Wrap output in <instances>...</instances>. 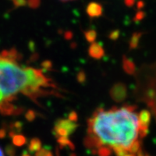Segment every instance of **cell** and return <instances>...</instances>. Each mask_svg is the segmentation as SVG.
Here are the masks:
<instances>
[{"instance_id": "obj_15", "label": "cell", "mask_w": 156, "mask_h": 156, "mask_svg": "<svg viewBox=\"0 0 156 156\" xmlns=\"http://www.w3.org/2000/svg\"><path fill=\"white\" fill-rule=\"evenodd\" d=\"M138 156H147V155H144V154H142V153H141V151H139V154H138Z\"/></svg>"}, {"instance_id": "obj_4", "label": "cell", "mask_w": 156, "mask_h": 156, "mask_svg": "<svg viewBox=\"0 0 156 156\" xmlns=\"http://www.w3.org/2000/svg\"><path fill=\"white\" fill-rule=\"evenodd\" d=\"M127 88L123 84L119 83L115 84L110 90V96L116 102H121L127 97Z\"/></svg>"}, {"instance_id": "obj_17", "label": "cell", "mask_w": 156, "mask_h": 156, "mask_svg": "<svg viewBox=\"0 0 156 156\" xmlns=\"http://www.w3.org/2000/svg\"><path fill=\"white\" fill-rule=\"evenodd\" d=\"M22 156H30V155L29 154H27V153H24Z\"/></svg>"}, {"instance_id": "obj_2", "label": "cell", "mask_w": 156, "mask_h": 156, "mask_svg": "<svg viewBox=\"0 0 156 156\" xmlns=\"http://www.w3.org/2000/svg\"><path fill=\"white\" fill-rule=\"evenodd\" d=\"M49 87H51V83L43 73L20 65L14 50L0 54L1 112L8 115L15 112V106L11 103L19 95L37 97Z\"/></svg>"}, {"instance_id": "obj_10", "label": "cell", "mask_w": 156, "mask_h": 156, "mask_svg": "<svg viewBox=\"0 0 156 156\" xmlns=\"http://www.w3.org/2000/svg\"><path fill=\"white\" fill-rule=\"evenodd\" d=\"M85 37L88 40V41H91L93 42L94 41V40L97 37V33L96 31L94 30H88L87 32H85Z\"/></svg>"}, {"instance_id": "obj_14", "label": "cell", "mask_w": 156, "mask_h": 156, "mask_svg": "<svg viewBox=\"0 0 156 156\" xmlns=\"http://www.w3.org/2000/svg\"><path fill=\"white\" fill-rule=\"evenodd\" d=\"M153 108L155 109V111H156V98H155V101H154V104H153Z\"/></svg>"}, {"instance_id": "obj_8", "label": "cell", "mask_w": 156, "mask_h": 156, "mask_svg": "<svg viewBox=\"0 0 156 156\" xmlns=\"http://www.w3.org/2000/svg\"><path fill=\"white\" fill-rule=\"evenodd\" d=\"M13 142L16 146H23L26 143V138L23 136H15L13 138Z\"/></svg>"}, {"instance_id": "obj_16", "label": "cell", "mask_w": 156, "mask_h": 156, "mask_svg": "<svg viewBox=\"0 0 156 156\" xmlns=\"http://www.w3.org/2000/svg\"><path fill=\"white\" fill-rule=\"evenodd\" d=\"M62 2H69V1H73V0H60Z\"/></svg>"}, {"instance_id": "obj_13", "label": "cell", "mask_w": 156, "mask_h": 156, "mask_svg": "<svg viewBox=\"0 0 156 156\" xmlns=\"http://www.w3.org/2000/svg\"><path fill=\"white\" fill-rule=\"evenodd\" d=\"M0 156H4V154H3V151H2L1 148H0Z\"/></svg>"}, {"instance_id": "obj_7", "label": "cell", "mask_w": 156, "mask_h": 156, "mask_svg": "<svg viewBox=\"0 0 156 156\" xmlns=\"http://www.w3.org/2000/svg\"><path fill=\"white\" fill-rule=\"evenodd\" d=\"M41 148V143L38 139H33L30 142L29 151L30 152H37Z\"/></svg>"}, {"instance_id": "obj_3", "label": "cell", "mask_w": 156, "mask_h": 156, "mask_svg": "<svg viewBox=\"0 0 156 156\" xmlns=\"http://www.w3.org/2000/svg\"><path fill=\"white\" fill-rule=\"evenodd\" d=\"M77 127L76 121L69 119H59L55 124L54 132L56 136H58L59 138L68 139V136H70Z\"/></svg>"}, {"instance_id": "obj_9", "label": "cell", "mask_w": 156, "mask_h": 156, "mask_svg": "<svg viewBox=\"0 0 156 156\" xmlns=\"http://www.w3.org/2000/svg\"><path fill=\"white\" fill-rule=\"evenodd\" d=\"M97 152L99 156H110L112 151L107 147H101L97 151Z\"/></svg>"}, {"instance_id": "obj_5", "label": "cell", "mask_w": 156, "mask_h": 156, "mask_svg": "<svg viewBox=\"0 0 156 156\" xmlns=\"http://www.w3.org/2000/svg\"><path fill=\"white\" fill-rule=\"evenodd\" d=\"M89 55L95 59H101L104 56V49L100 44L93 42L88 49Z\"/></svg>"}, {"instance_id": "obj_1", "label": "cell", "mask_w": 156, "mask_h": 156, "mask_svg": "<svg viewBox=\"0 0 156 156\" xmlns=\"http://www.w3.org/2000/svg\"><path fill=\"white\" fill-rule=\"evenodd\" d=\"M144 137L135 107L98 109L88 119L85 145L97 151L101 147L112 151L121 147L128 152L132 144Z\"/></svg>"}, {"instance_id": "obj_12", "label": "cell", "mask_w": 156, "mask_h": 156, "mask_svg": "<svg viewBox=\"0 0 156 156\" xmlns=\"http://www.w3.org/2000/svg\"><path fill=\"white\" fill-rule=\"evenodd\" d=\"M124 156H136V154H131V153H127V154H126Z\"/></svg>"}, {"instance_id": "obj_11", "label": "cell", "mask_w": 156, "mask_h": 156, "mask_svg": "<svg viewBox=\"0 0 156 156\" xmlns=\"http://www.w3.org/2000/svg\"><path fill=\"white\" fill-rule=\"evenodd\" d=\"M35 156H53L52 152L45 148H41L40 150L36 152Z\"/></svg>"}, {"instance_id": "obj_6", "label": "cell", "mask_w": 156, "mask_h": 156, "mask_svg": "<svg viewBox=\"0 0 156 156\" xmlns=\"http://www.w3.org/2000/svg\"><path fill=\"white\" fill-rule=\"evenodd\" d=\"M87 13L92 18L101 16L102 15V6L97 2H91L88 5Z\"/></svg>"}]
</instances>
